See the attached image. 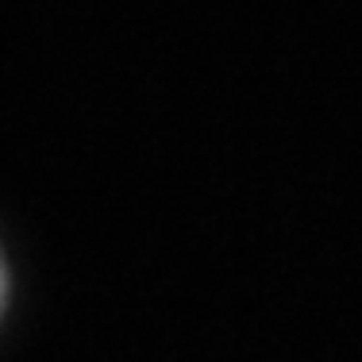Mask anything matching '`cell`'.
<instances>
[{"instance_id": "6da1fadb", "label": "cell", "mask_w": 362, "mask_h": 362, "mask_svg": "<svg viewBox=\"0 0 362 362\" xmlns=\"http://www.w3.org/2000/svg\"><path fill=\"white\" fill-rule=\"evenodd\" d=\"M4 300H8V270H4V255H0V313H4Z\"/></svg>"}]
</instances>
